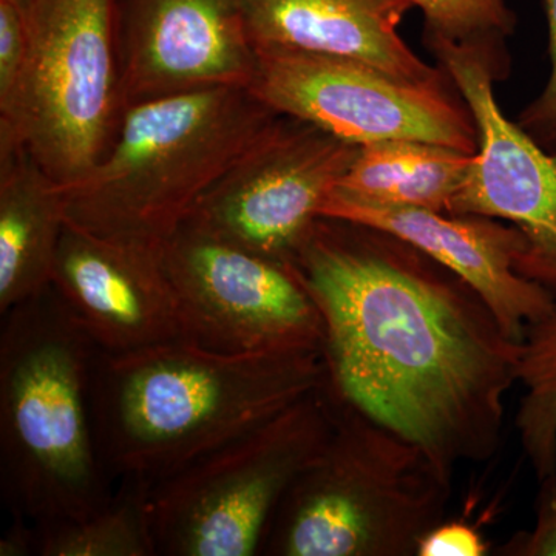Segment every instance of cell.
<instances>
[{
    "label": "cell",
    "instance_id": "cell-1",
    "mask_svg": "<svg viewBox=\"0 0 556 556\" xmlns=\"http://www.w3.org/2000/svg\"><path fill=\"white\" fill-rule=\"evenodd\" d=\"M324 320L327 387L453 478L503 439L521 342L478 292L382 230L317 219L291 265Z\"/></svg>",
    "mask_w": 556,
    "mask_h": 556
},
{
    "label": "cell",
    "instance_id": "cell-2",
    "mask_svg": "<svg viewBox=\"0 0 556 556\" xmlns=\"http://www.w3.org/2000/svg\"><path fill=\"white\" fill-rule=\"evenodd\" d=\"M327 382L320 351L226 354L186 339L98 351L91 422L113 482L155 484Z\"/></svg>",
    "mask_w": 556,
    "mask_h": 556
},
{
    "label": "cell",
    "instance_id": "cell-3",
    "mask_svg": "<svg viewBox=\"0 0 556 556\" xmlns=\"http://www.w3.org/2000/svg\"><path fill=\"white\" fill-rule=\"evenodd\" d=\"M0 486L33 525L79 519L109 503L91 422L100 346L56 289L0 314Z\"/></svg>",
    "mask_w": 556,
    "mask_h": 556
},
{
    "label": "cell",
    "instance_id": "cell-4",
    "mask_svg": "<svg viewBox=\"0 0 556 556\" xmlns=\"http://www.w3.org/2000/svg\"><path fill=\"white\" fill-rule=\"evenodd\" d=\"M277 115L233 87L127 105L100 163L60 185L65 222L164 247Z\"/></svg>",
    "mask_w": 556,
    "mask_h": 556
},
{
    "label": "cell",
    "instance_id": "cell-5",
    "mask_svg": "<svg viewBox=\"0 0 556 556\" xmlns=\"http://www.w3.org/2000/svg\"><path fill=\"white\" fill-rule=\"evenodd\" d=\"M328 393L327 444L288 490L258 555L416 556L445 519L453 478L413 442Z\"/></svg>",
    "mask_w": 556,
    "mask_h": 556
},
{
    "label": "cell",
    "instance_id": "cell-6",
    "mask_svg": "<svg viewBox=\"0 0 556 556\" xmlns=\"http://www.w3.org/2000/svg\"><path fill=\"white\" fill-rule=\"evenodd\" d=\"M27 51L0 101V148L25 150L60 185L89 174L118 130L115 0H33Z\"/></svg>",
    "mask_w": 556,
    "mask_h": 556
},
{
    "label": "cell",
    "instance_id": "cell-7",
    "mask_svg": "<svg viewBox=\"0 0 556 556\" xmlns=\"http://www.w3.org/2000/svg\"><path fill=\"white\" fill-rule=\"evenodd\" d=\"M332 428L327 382L236 441L149 486L156 556H255Z\"/></svg>",
    "mask_w": 556,
    "mask_h": 556
},
{
    "label": "cell",
    "instance_id": "cell-8",
    "mask_svg": "<svg viewBox=\"0 0 556 556\" xmlns=\"http://www.w3.org/2000/svg\"><path fill=\"white\" fill-rule=\"evenodd\" d=\"M251 91L281 115L357 146L388 139L477 152L473 116L452 79L413 83L346 58L257 51ZM450 78V76H448Z\"/></svg>",
    "mask_w": 556,
    "mask_h": 556
},
{
    "label": "cell",
    "instance_id": "cell-9",
    "mask_svg": "<svg viewBox=\"0 0 556 556\" xmlns=\"http://www.w3.org/2000/svg\"><path fill=\"white\" fill-rule=\"evenodd\" d=\"M358 148L278 113L185 225L291 268Z\"/></svg>",
    "mask_w": 556,
    "mask_h": 556
},
{
    "label": "cell",
    "instance_id": "cell-10",
    "mask_svg": "<svg viewBox=\"0 0 556 556\" xmlns=\"http://www.w3.org/2000/svg\"><path fill=\"white\" fill-rule=\"evenodd\" d=\"M163 255L186 340L226 354L324 351L320 311L289 266L189 225Z\"/></svg>",
    "mask_w": 556,
    "mask_h": 556
},
{
    "label": "cell",
    "instance_id": "cell-11",
    "mask_svg": "<svg viewBox=\"0 0 556 556\" xmlns=\"http://www.w3.org/2000/svg\"><path fill=\"white\" fill-rule=\"evenodd\" d=\"M426 40L470 110L478 134L477 152L450 214L515 226L526 240L518 273L556 295V155L500 108L495 83L507 67L503 50Z\"/></svg>",
    "mask_w": 556,
    "mask_h": 556
},
{
    "label": "cell",
    "instance_id": "cell-12",
    "mask_svg": "<svg viewBox=\"0 0 556 556\" xmlns=\"http://www.w3.org/2000/svg\"><path fill=\"white\" fill-rule=\"evenodd\" d=\"M118 54L124 109L190 91L251 90L258 67L241 0H131Z\"/></svg>",
    "mask_w": 556,
    "mask_h": 556
},
{
    "label": "cell",
    "instance_id": "cell-13",
    "mask_svg": "<svg viewBox=\"0 0 556 556\" xmlns=\"http://www.w3.org/2000/svg\"><path fill=\"white\" fill-rule=\"evenodd\" d=\"M51 287L100 350H139L185 339L163 247L65 225Z\"/></svg>",
    "mask_w": 556,
    "mask_h": 556
},
{
    "label": "cell",
    "instance_id": "cell-14",
    "mask_svg": "<svg viewBox=\"0 0 556 556\" xmlns=\"http://www.w3.org/2000/svg\"><path fill=\"white\" fill-rule=\"evenodd\" d=\"M320 217L382 230L419 249L478 292L508 338L522 342L526 328L554 308L551 289L517 270L526 240L515 226L482 215L419 207L380 206L336 189Z\"/></svg>",
    "mask_w": 556,
    "mask_h": 556
},
{
    "label": "cell",
    "instance_id": "cell-15",
    "mask_svg": "<svg viewBox=\"0 0 556 556\" xmlns=\"http://www.w3.org/2000/svg\"><path fill=\"white\" fill-rule=\"evenodd\" d=\"M257 51L288 50L346 58L413 83H441L399 35L407 0H241Z\"/></svg>",
    "mask_w": 556,
    "mask_h": 556
},
{
    "label": "cell",
    "instance_id": "cell-16",
    "mask_svg": "<svg viewBox=\"0 0 556 556\" xmlns=\"http://www.w3.org/2000/svg\"><path fill=\"white\" fill-rule=\"evenodd\" d=\"M65 212L60 182L20 148H0V314L51 287Z\"/></svg>",
    "mask_w": 556,
    "mask_h": 556
},
{
    "label": "cell",
    "instance_id": "cell-17",
    "mask_svg": "<svg viewBox=\"0 0 556 556\" xmlns=\"http://www.w3.org/2000/svg\"><path fill=\"white\" fill-rule=\"evenodd\" d=\"M473 156L475 152L409 139L369 142L358 148L338 190L380 206L450 214Z\"/></svg>",
    "mask_w": 556,
    "mask_h": 556
},
{
    "label": "cell",
    "instance_id": "cell-18",
    "mask_svg": "<svg viewBox=\"0 0 556 556\" xmlns=\"http://www.w3.org/2000/svg\"><path fill=\"white\" fill-rule=\"evenodd\" d=\"M149 484L121 479L105 506L87 517L33 525L38 556H156Z\"/></svg>",
    "mask_w": 556,
    "mask_h": 556
},
{
    "label": "cell",
    "instance_id": "cell-19",
    "mask_svg": "<svg viewBox=\"0 0 556 556\" xmlns=\"http://www.w3.org/2000/svg\"><path fill=\"white\" fill-rule=\"evenodd\" d=\"M517 430L538 481L556 470V303L526 328L518 361Z\"/></svg>",
    "mask_w": 556,
    "mask_h": 556
},
{
    "label": "cell",
    "instance_id": "cell-20",
    "mask_svg": "<svg viewBox=\"0 0 556 556\" xmlns=\"http://www.w3.org/2000/svg\"><path fill=\"white\" fill-rule=\"evenodd\" d=\"M422 11L426 38L503 49L517 25L506 0H407Z\"/></svg>",
    "mask_w": 556,
    "mask_h": 556
},
{
    "label": "cell",
    "instance_id": "cell-21",
    "mask_svg": "<svg viewBox=\"0 0 556 556\" xmlns=\"http://www.w3.org/2000/svg\"><path fill=\"white\" fill-rule=\"evenodd\" d=\"M548 33V60L551 72L546 86L530 102L517 123L538 144L556 155V0H543Z\"/></svg>",
    "mask_w": 556,
    "mask_h": 556
},
{
    "label": "cell",
    "instance_id": "cell-22",
    "mask_svg": "<svg viewBox=\"0 0 556 556\" xmlns=\"http://www.w3.org/2000/svg\"><path fill=\"white\" fill-rule=\"evenodd\" d=\"M535 525L497 548L503 556H556V470L541 479Z\"/></svg>",
    "mask_w": 556,
    "mask_h": 556
},
{
    "label": "cell",
    "instance_id": "cell-23",
    "mask_svg": "<svg viewBox=\"0 0 556 556\" xmlns=\"http://www.w3.org/2000/svg\"><path fill=\"white\" fill-rule=\"evenodd\" d=\"M27 13L0 0V101L9 97L27 51Z\"/></svg>",
    "mask_w": 556,
    "mask_h": 556
},
{
    "label": "cell",
    "instance_id": "cell-24",
    "mask_svg": "<svg viewBox=\"0 0 556 556\" xmlns=\"http://www.w3.org/2000/svg\"><path fill=\"white\" fill-rule=\"evenodd\" d=\"M489 552V543L477 526L444 519L424 535L416 556H485Z\"/></svg>",
    "mask_w": 556,
    "mask_h": 556
},
{
    "label": "cell",
    "instance_id": "cell-25",
    "mask_svg": "<svg viewBox=\"0 0 556 556\" xmlns=\"http://www.w3.org/2000/svg\"><path fill=\"white\" fill-rule=\"evenodd\" d=\"M35 555L33 525L24 518L13 517V522L0 540V556Z\"/></svg>",
    "mask_w": 556,
    "mask_h": 556
},
{
    "label": "cell",
    "instance_id": "cell-26",
    "mask_svg": "<svg viewBox=\"0 0 556 556\" xmlns=\"http://www.w3.org/2000/svg\"><path fill=\"white\" fill-rule=\"evenodd\" d=\"M11 2L16 3L20 9L24 10L27 13L28 9H30L33 0H11Z\"/></svg>",
    "mask_w": 556,
    "mask_h": 556
}]
</instances>
